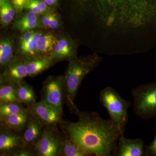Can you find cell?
Wrapping results in <instances>:
<instances>
[{
  "mask_svg": "<svg viewBox=\"0 0 156 156\" xmlns=\"http://www.w3.org/2000/svg\"><path fill=\"white\" fill-rule=\"evenodd\" d=\"M64 136L57 126H44L41 135L34 146L36 155L61 156Z\"/></svg>",
  "mask_w": 156,
  "mask_h": 156,
  "instance_id": "8992f818",
  "label": "cell"
},
{
  "mask_svg": "<svg viewBox=\"0 0 156 156\" xmlns=\"http://www.w3.org/2000/svg\"><path fill=\"white\" fill-rule=\"evenodd\" d=\"M99 100L107 111L109 120L123 134L128 121V111L131 103L123 98L116 90L107 87L101 91Z\"/></svg>",
  "mask_w": 156,
  "mask_h": 156,
  "instance_id": "277c9868",
  "label": "cell"
},
{
  "mask_svg": "<svg viewBox=\"0 0 156 156\" xmlns=\"http://www.w3.org/2000/svg\"><path fill=\"white\" fill-rule=\"evenodd\" d=\"M24 9H28L37 14H44L51 12L48 5L42 0H29Z\"/></svg>",
  "mask_w": 156,
  "mask_h": 156,
  "instance_id": "d4e9b609",
  "label": "cell"
},
{
  "mask_svg": "<svg viewBox=\"0 0 156 156\" xmlns=\"http://www.w3.org/2000/svg\"><path fill=\"white\" fill-rule=\"evenodd\" d=\"M29 108L30 114L37 118L44 127L59 126L65 121L58 111L41 101L36 102Z\"/></svg>",
  "mask_w": 156,
  "mask_h": 156,
  "instance_id": "ba28073f",
  "label": "cell"
},
{
  "mask_svg": "<svg viewBox=\"0 0 156 156\" xmlns=\"http://www.w3.org/2000/svg\"><path fill=\"white\" fill-rule=\"evenodd\" d=\"M58 41L51 34H43L37 40V50L38 54H50L54 50Z\"/></svg>",
  "mask_w": 156,
  "mask_h": 156,
  "instance_id": "ac0fdd59",
  "label": "cell"
},
{
  "mask_svg": "<svg viewBox=\"0 0 156 156\" xmlns=\"http://www.w3.org/2000/svg\"><path fill=\"white\" fill-rule=\"evenodd\" d=\"M133 110L144 120L156 117V83L141 84L131 91Z\"/></svg>",
  "mask_w": 156,
  "mask_h": 156,
  "instance_id": "5b68a950",
  "label": "cell"
},
{
  "mask_svg": "<svg viewBox=\"0 0 156 156\" xmlns=\"http://www.w3.org/2000/svg\"><path fill=\"white\" fill-rule=\"evenodd\" d=\"M15 11L10 0H0V17L2 24L7 25L14 19Z\"/></svg>",
  "mask_w": 156,
  "mask_h": 156,
  "instance_id": "ffe728a7",
  "label": "cell"
},
{
  "mask_svg": "<svg viewBox=\"0 0 156 156\" xmlns=\"http://www.w3.org/2000/svg\"><path fill=\"white\" fill-rule=\"evenodd\" d=\"M62 147L61 156H85L86 154L65 133Z\"/></svg>",
  "mask_w": 156,
  "mask_h": 156,
  "instance_id": "44dd1931",
  "label": "cell"
},
{
  "mask_svg": "<svg viewBox=\"0 0 156 156\" xmlns=\"http://www.w3.org/2000/svg\"><path fill=\"white\" fill-rule=\"evenodd\" d=\"M14 9L17 11H20L24 9L26 4L29 0H11Z\"/></svg>",
  "mask_w": 156,
  "mask_h": 156,
  "instance_id": "f1b7e54d",
  "label": "cell"
},
{
  "mask_svg": "<svg viewBox=\"0 0 156 156\" xmlns=\"http://www.w3.org/2000/svg\"><path fill=\"white\" fill-rule=\"evenodd\" d=\"M43 35L41 32H35L29 43L25 47L20 49L21 53L29 59L37 57L38 54L37 50V40Z\"/></svg>",
  "mask_w": 156,
  "mask_h": 156,
  "instance_id": "603a6c76",
  "label": "cell"
},
{
  "mask_svg": "<svg viewBox=\"0 0 156 156\" xmlns=\"http://www.w3.org/2000/svg\"><path fill=\"white\" fill-rule=\"evenodd\" d=\"M29 110L28 108H26L18 102L0 104V117L20 113Z\"/></svg>",
  "mask_w": 156,
  "mask_h": 156,
  "instance_id": "7402d4cb",
  "label": "cell"
},
{
  "mask_svg": "<svg viewBox=\"0 0 156 156\" xmlns=\"http://www.w3.org/2000/svg\"><path fill=\"white\" fill-rule=\"evenodd\" d=\"M2 80V79H1ZM17 87L2 80L0 86V104L18 102Z\"/></svg>",
  "mask_w": 156,
  "mask_h": 156,
  "instance_id": "d6986e66",
  "label": "cell"
},
{
  "mask_svg": "<svg viewBox=\"0 0 156 156\" xmlns=\"http://www.w3.org/2000/svg\"><path fill=\"white\" fill-rule=\"evenodd\" d=\"M51 14L50 12L45 13L44 14L41 19V22L44 26L48 27H49L50 26V17H51Z\"/></svg>",
  "mask_w": 156,
  "mask_h": 156,
  "instance_id": "4dcf8cb0",
  "label": "cell"
},
{
  "mask_svg": "<svg viewBox=\"0 0 156 156\" xmlns=\"http://www.w3.org/2000/svg\"><path fill=\"white\" fill-rule=\"evenodd\" d=\"M50 56L37 57L26 61L28 76L34 77L48 69L55 62Z\"/></svg>",
  "mask_w": 156,
  "mask_h": 156,
  "instance_id": "9a60e30c",
  "label": "cell"
},
{
  "mask_svg": "<svg viewBox=\"0 0 156 156\" xmlns=\"http://www.w3.org/2000/svg\"><path fill=\"white\" fill-rule=\"evenodd\" d=\"M77 45L70 39L62 38L58 41L54 50L49 55L55 61L70 60L76 57Z\"/></svg>",
  "mask_w": 156,
  "mask_h": 156,
  "instance_id": "4fadbf2b",
  "label": "cell"
},
{
  "mask_svg": "<svg viewBox=\"0 0 156 156\" xmlns=\"http://www.w3.org/2000/svg\"><path fill=\"white\" fill-rule=\"evenodd\" d=\"M95 13L103 44L129 48L156 39V0H78Z\"/></svg>",
  "mask_w": 156,
  "mask_h": 156,
  "instance_id": "6da1fadb",
  "label": "cell"
},
{
  "mask_svg": "<svg viewBox=\"0 0 156 156\" xmlns=\"http://www.w3.org/2000/svg\"><path fill=\"white\" fill-rule=\"evenodd\" d=\"M17 96L18 102L23 104L30 108L36 102L35 95L32 87L23 82L17 87Z\"/></svg>",
  "mask_w": 156,
  "mask_h": 156,
  "instance_id": "e0dca14e",
  "label": "cell"
},
{
  "mask_svg": "<svg viewBox=\"0 0 156 156\" xmlns=\"http://www.w3.org/2000/svg\"><path fill=\"white\" fill-rule=\"evenodd\" d=\"M30 114L29 110L20 113L0 117L1 127L20 133L26 126Z\"/></svg>",
  "mask_w": 156,
  "mask_h": 156,
  "instance_id": "5bb4252c",
  "label": "cell"
},
{
  "mask_svg": "<svg viewBox=\"0 0 156 156\" xmlns=\"http://www.w3.org/2000/svg\"><path fill=\"white\" fill-rule=\"evenodd\" d=\"M44 127L37 118L30 114L28 122L22 134L24 146L34 148L41 135Z\"/></svg>",
  "mask_w": 156,
  "mask_h": 156,
  "instance_id": "7c38bea8",
  "label": "cell"
},
{
  "mask_svg": "<svg viewBox=\"0 0 156 156\" xmlns=\"http://www.w3.org/2000/svg\"><path fill=\"white\" fill-rule=\"evenodd\" d=\"M5 68L2 80L16 87L23 82L24 78L28 76L25 60H12Z\"/></svg>",
  "mask_w": 156,
  "mask_h": 156,
  "instance_id": "8fae6325",
  "label": "cell"
},
{
  "mask_svg": "<svg viewBox=\"0 0 156 156\" xmlns=\"http://www.w3.org/2000/svg\"><path fill=\"white\" fill-rule=\"evenodd\" d=\"M144 141L141 138L129 139L122 135L116 144L112 156H144Z\"/></svg>",
  "mask_w": 156,
  "mask_h": 156,
  "instance_id": "9c48e42d",
  "label": "cell"
},
{
  "mask_svg": "<svg viewBox=\"0 0 156 156\" xmlns=\"http://www.w3.org/2000/svg\"><path fill=\"white\" fill-rule=\"evenodd\" d=\"M5 47L2 49H0V64L1 66L6 67L12 60L13 50L11 40L5 38Z\"/></svg>",
  "mask_w": 156,
  "mask_h": 156,
  "instance_id": "cb8c5ba5",
  "label": "cell"
},
{
  "mask_svg": "<svg viewBox=\"0 0 156 156\" xmlns=\"http://www.w3.org/2000/svg\"><path fill=\"white\" fill-rule=\"evenodd\" d=\"M59 25L58 18L55 14L51 13V17H50V26L49 27L51 28L55 29L57 28Z\"/></svg>",
  "mask_w": 156,
  "mask_h": 156,
  "instance_id": "f546056e",
  "label": "cell"
},
{
  "mask_svg": "<svg viewBox=\"0 0 156 156\" xmlns=\"http://www.w3.org/2000/svg\"><path fill=\"white\" fill-rule=\"evenodd\" d=\"M36 155L34 148L24 146L14 153L13 156H32Z\"/></svg>",
  "mask_w": 156,
  "mask_h": 156,
  "instance_id": "484cf974",
  "label": "cell"
},
{
  "mask_svg": "<svg viewBox=\"0 0 156 156\" xmlns=\"http://www.w3.org/2000/svg\"><path fill=\"white\" fill-rule=\"evenodd\" d=\"M73 112L77 121H64L59 125L65 134L86 156H112L119 138L124 134L96 112H81L76 108Z\"/></svg>",
  "mask_w": 156,
  "mask_h": 156,
  "instance_id": "7a4b0ae2",
  "label": "cell"
},
{
  "mask_svg": "<svg viewBox=\"0 0 156 156\" xmlns=\"http://www.w3.org/2000/svg\"><path fill=\"white\" fill-rule=\"evenodd\" d=\"M144 156H156V134L152 142L145 146Z\"/></svg>",
  "mask_w": 156,
  "mask_h": 156,
  "instance_id": "4316f807",
  "label": "cell"
},
{
  "mask_svg": "<svg viewBox=\"0 0 156 156\" xmlns=\"http://www.w3.org/2000/svg\"><path fill=\"white\" fill-rule=\"evenodd\" d=\"M44 1L48 5H53L56 4L57 0H44Z\"/></svg>",
  "mask_w": 156,
  "mask_h": 156,
  "instance_id": "1f68e13d",
  "label": "cell"
},
{
  "mask_svg": "<svg viewBox=\"0 0 156 156\" xmlns=\"http://www.w3.org/2000/svg\"><path fill=\"white\" fill-rule=\"evenodd\" d=\"M24 146L22 134L11 129L1 127L0 155L13 156L14 153Z\"/></svg>",
  "mask_w": 156,
  "mask_h": 156,
  "instance_id": "30bf717a",
  "label": "cell"
},
{
  "mask_svg": "<svg viewBox=\"0 0 156 156\" xmlns=\"http://www.w3.org/2000/svg\"><path fill=\"white\" fill-rule=\"evenodd\" d=\"M65 97L64 80L62 76H50L44 82L41 101L58 111L62 115Z\"/></svg>",
  "mask_w": 156,
  "mask_h": 156,
  "instance_id": "52a82bcc",
  "label": "cell"
},
{
  "mask_svg": "<svg viewBox=\"0 0 156 156\" xmlns=\"http://www.w3.org/2000/svg\"><path fill=\"white\" fill-rule=\"evenodd\" d=\"M35 33V32L32 30L24 33V34L21 37V40H20V49L25 47L26 45H27L29 43Z\"/></svg>",
  "mask_w": 156,
  "mask_h": 156,
  "instance_id": "83f0119b",
  "label": "cell"
},
{
  "mask_svg": "<svg viewBox=\"0 0 156 156\" xmlns=\"http://www.w3.org/2000/svg\"><path fill=\"white\" fill-rule=\"evenodd\" d=\"M37 15L30 11L25 13L14 23V28L24 33L33 29L42 27L43 25L38 20Z\"/></svg>",
  "mask_w": 156,
  "mask_h": 156,
  "instance_id": "2e32d148",
  "label": "cell"
},
{
  "mask_svg": "<svg viewBox=\"0 0 156 156\" xmlns=\"http://www.w3.org/2000/svg\"><path fill=\"white\" fill-rule=\"evenodd\" d=\"M101 60L102 58L96 54L76 57L69 60L63 80L65 97L73 112L77 107L74 100L82 81L86 76L97 67Z\"/></svg>",
  "mask_w": 156,
  "mask_h": 156,
  "instance_id": "3957f363",
  "label": "cell"
}]
</instances>
